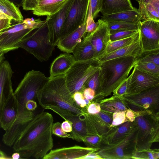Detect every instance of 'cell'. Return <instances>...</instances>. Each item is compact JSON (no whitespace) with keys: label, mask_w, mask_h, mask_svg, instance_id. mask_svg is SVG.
<instances>
[{"label":"cell","mask_w":159,"mask_h":159,"mask_svg":"<svg viewBox=\"0 0 159 159\" xmlns=\"http://www.w3.org/2000/svg\"><path fill=\"white\" fill-rule=\"evenodd\" d=\"M127 88V80H125L113 92L114 95L121 96L126 93Z\"/></svg>","instance_id":"b9f144b4"},{"label":"cell","mask_w":159,"mask_h":159,"mask_svg":"<svg viewBox=\"0 0 159 159\" xmlns=\"http://www.w3.org/2000/svg\"><path fill=\"white\" fill-rule=\"evenodd\" d=\"M126 111L117 110L114 112L112 114V121L110 127L117 126L127 121L125 117Z\"/></svg>","instance_id":"8d00e7d4"},{"label":"cell","mask_w":159,"mask_h":159,"mask_svg":"<svg viewBox=\"0 0 159 159\" xmlns=\"http://www.w3.org/2000/svg\"><path fill=\"white\" fill-rule=\"evenodd\" d=\"M18 113L17 101L14 92L6 101L1 116V128L5 131L8 130L15 121Z\"/></svg>","instance_id":"44dd1931"},{"label":"cell","mask_w":159,"mask_h":159,"mask_svg":"<svg viewBox=\"0 0 159 159\" xmlns=\"http://www.w3.org/2000/svg\"><path fill=\"white\" fill-rule=\"evenodd\" d=\"M75 61L73 55L70 53L61 54L51 64L49 77L65 75Z\"/></svg>","instance_id":"7402d4cb"},{"label":"cell","mask_w":159,"mask_h":159,"mask_svg":"<svg viewBox=\"0 0 159 159\" xmlns=\"http://www.w3.org/2000/svg\"><path fill=\"white\" fill-rule=\"evenodd\" d=\"M4 53L0 52V65L5 59Z\"/></svg>","instance_id":"9f6ffc18"},{"label":"cell","mask_w":159,"mask_h":159,"mask_svg":"<svg viewBox=\"0 0 159 159\" xmlns=\"http://www.w3.org/2000/svg\"><path fill=\"white\" fill-rule=\"evenodd\" d=\"M40 71L32 70L26 73L14 92L18 107L26 108V102L35 101L39 91L50 79Z\"/></svg>","instance_id":"52a82bcc"},{"label":"cell","mask_w":159,"mask_h":159,"mask_svg":"<svg viewBox=\"0 0 159 159\" xmlns=\"http://www.w3.org/2000/svg\"><path fill=\"white\" fill-rule=\"evenodd\" d=\"M127 80L125 94L137 93L159 85V77L142 71L135 66Z\"/></svg>","instance_id":"4fadbf2b"},{"label":"cell","mask_w":159,"mask_h":159,"mask_svg":"<svg viewBox=\"0 0 159 159\" xmlns=\"http://www.w3.org/2000/svg\"><path fill=\"white\" fill-rule=\"evenodd\" d=\"M8 158L7 155L3 151L0 150V159H4Z\"/></svg>","instance_id":"11a10c76"},{"label":"cell","mask_w":159,"mask_h":159,"mask_svg":"<svg viewBox=\"0 0 159 159\" xmlns=\"http://www.w3.org/2000/svg\"><path fill=\"white\" fill-rule=\"evenodd\" d=\"M90 3V0H73L63 25L60 39L83 24L85 17L88 15Z\"/></svg>","instance_id":"8fae6325"},{"label":"cell","mask_w":159,"mask_h":159,"mask_svg":"<svg viewBox=\"0 0 159 159\" xmlns=\"http://www.w3.org/2000/svg\"><path fill=\"white\" fill-rule=\"evenodd\" d=\"M88 16L85 17L84 23L79 27L59 40L56 46L61 51L67 53H72L76 45L85 35Z\"/></svg>","instance_id":"ffe728a7"},{"label":"cell","mask_w":159,"mask_h":159,"mask_svg":"<svg viewBox=\"0 0 159 159\" xmlns=\"http://www.w3.org/2000/svg\"><path fill=\"white\" fill-rule=\"evenodd\" d=\"M140 21L137 23L125 22H107L110 30H139Z\"/></svg>","instance_id":"1f68e13d"},{"label":"cell","mask_w":159,"mask_h":159,"mask_svg":"<svg viewBox=\"0 0 159 159\" xmlns=\"http://www.w3.org/2000/svg\"><path fill=\"white\" fill-rule=\"evenodd\" d=\"M73 0H67L63 7L53 14L47 16L49 37L50 43L57 45L60 38L62 28Z\"/></svg>","instance_id":"2e32d148"},{"label":"cell","mask_w":159,"mask_h":159,"mask_svg":"<svg viewBox=\"0 0 159 159\" xmlns=\"http://www.w3.org/2000/svg\"><path fill=\"white\" fill-rule=\"evenodd\" d=\"M134 66L144 72L159 77V66L153 63L139 62L136 63Z\"/></svg>","instance_id":"d6a6232c"},{"label":"cell","mask_w":159,"mask_h":159,"mask_svg":"<svg viewBox=\"0 0 159 159\" xmlns=\"http://www.w3.org/2000/svg\"><path fill=\"white\" fill-rule=\"evenodd\" d=\"M126 107L135 112L148 111L155 113L159 109V85L140 92L119 97Z\"/></svg>","instance_id":"9c48e42d"},{"label":"cell","mask_w":159,"mask_h":159,"mask_svg":"<svg viewBox=\"0 0 159 159\" xmlns=\"http://www.w3.org/2000/svg\"><path fill=\"white\" fill-rule=\"evenodd\" d=\"M103 0H90V8L93 19H95L101 12Z\"/></svg>","instance_id":"60d3db41"},{"label":"cell","mask_w":159,"mask_h":159,"mask_svg":"<svg viewBox=\"0 0 159 159\" xmlns=\"http://www.w3.org/2000/svg\"><path fill=\"white\" fill-rule=\"evenodd\" d=\"M82 142L88 147L98 148L101 143V135H86L83 138Z\"/></svg>","instance_id":"d590c367"},{"label":"cell","mask_w":159,"mask_h":159,"mask_svg":"<svg viewBox=\"0 0 159 159\" xmlns=\"http://www.w3.org/2000/svg\"><path fill=\"white\" fill-rule=\"evenodd\" d=\"M97 114L104 121L110 125L111 124L112 121V118H111L109 115L107 114L105 112H103V111L102 112V111H100Z\"/></svg>","instance_id":"bcb514c9"},{"label":"cell","mask_w":159,"mask_h":159,"mask_svg":"<svg viewBox=\"0 0 159 159\" xmlns=\"http://www.w3.org/2000/svg\"><path fill=\"white\" fill-rule=\"evenodd\" d=\"M98 26V23L95 22L89 7V12L86 21V34L84 38L93 32L96 29Z\"/></svg>","instance_id":"f35d334b"},{"label":"cell","mask_w":159,"mask_h":159,"mask_svg":"<svg viewBox=\"0 0 159 159\" xmlns=\"http://www.w3.org/2000/svg\"><path fill=\"white\" fill-rule=\"evenodd\" d=\"M101 109L102 111L113 113L117 110L127 111V108L121 99L114 95L110 98L100 101Z\"/></svg>","instance_id":"83f0119b"},{"label":"cell","mask_w":159,"mask_h":159,"mask_svg":"<svg viewBox=\"0 0 159 159\" xmlns=\"http://www.w3.org/2000/svg\"><path fill=\"white\" fill-rule=\"evenodd\" d=\"M67 0H23V9L31 11L38 16H49L64 6Z\"/></svg>","instance_id":"9a60e30c"},{"label":"cell","mask_w":159,"mask_h":159,"mask_svg":"<svg viewBox=\"0 0 159 159\" xmlns=\"http://www.w3.org/2000/svg\"><path fill=\"white\" fill-rule=\"evenodd\" d=\"M52 115L44 111L34 115L12 146L25 158L43 159L53 146Z\"/></svg>","instance_id":"6da1fadb"},{"label":"cell","mask_w":159,"mask_h":159,"mask_svg":"<svg viewBox=\"0 0 159 159\" xmlns=\"http://www.w3.org/2000/svg\"><path fill=\"white\" fill-rule=\"evenodd\" d=\"M13 73L9 61H3L0 65V128L3 108L6 101L14 92L11 81Z\"/></svg>","instance_id":"e0dca14e"},{"label":"cell","mask_w":159,"mask_h":159,"mask_svg":"<svg viewBox=\"0 0 159 159\" xmlns=\"http://www.w3.org/2000/svg\"><path fill=\"white\" fill-rule=\"evenodd\" d=\"M85 107L87 112L91 114H96L101 110L100 104L94 102H91Z\"/></svg>","instance_id":"7bdbcfd3"},{"label":"cell","mask_w":159,"mask_h":159,"mask_svg":"<svg viewBox=\"0 0 159 159\" xmlns=\"http://www.w3.org/2000/svg\"><path fill=\"white\" fill-rule=\"evenodd\" d=\"M151 62L159 66V49L142 51L136 57V63Z\"/></svg>","instance_id":"4dcf8cb0"},{"label":"cell","mask_w":159,"mask_h":159,"mask_svg":"<svg viewBox=\"0 0 159 159\" xmlns=\"http://www.w3.org/2000/svg\"><path fill=\"white\" fill-rule=\"evenodd\" d=\"M138 9L142 18V20H152L159 21V11L150 3L138 2Z\"/></svg>","instance_id":"f546056e"},{"label":"cell","mask_w":159,"mask_h":159,"mask_svg":"<svg viewBox=\"0 0 159 159\" xmlns=\"http://www.w3.org/2000/svg\"><path fill=\"white\" fill-rule=\"evenodd\" d=\"M134 123L137 127V151L150 149L153 142L158 140L159 122L156 115L152 112H136Z\"/></svg>","instance_id":"8992f818"},{"label":"cell","mask_w":159,"mask_h":159,"mask_svg":"<svg viewBox=\"0 0 159 159\" xmlns=\"http://www.w3.org/2000/svg\"><path fill=\"white\" fill-rule=\"evenodd\" d=\"M99 68V63L95 59L75 61L64 75L67 86L71 93H82L86 80Z\"/></svg>","instance_id":"ba28073f"},{"label":"cell","mask_w":159,"mask_h":159,"mask_svg":"<svg viewBox=\"0 0 159 159\" xmlns=\"http://www.w3.org/2000/svg\"><path fill=\"white\" fill-rule=\"evenodd\" d=\"M26 108L28 110L32 111L37 108V105L35 101L31 100L27 101L25 105Z\"/></svg>","instance_id":"c3c4849f"},{"label":"cell","mask_w":159,"mask_h":159,"mask_svg":"<svg viewBox=\"0 0 159 159\" xmlns=\"http://www.w3.org/2000/svg\"><path fill=\"white\" fill-rule=\"evenodd\" d=\"M94 152H90L81 157L80 159H101L102 158Z\"/></svg>","instance_id":"681fc988"},{"label":"cell","mask_w":159,"mask_h":159,"mask_svg":"<svg viewBox=\"0 0 159 159\" xmlns=\"http://www.w3.org/2000/svg\"><path fill=\"white\" fill-rule=\"evenodd\" d=\"M98 26L92 33L83 38L89 40L94 51V58L98 61L106 53L107 46L110 41V32L107 21L99 19Z\"/></svg>","instance_id":"7c38bea8"},{"label":"cell","mask_w":159,"mask_h":159,"mask_svg":"<svg viewBox=\"0 0 159 159\" xmlns=\"http://www.w3.org/2000/svg\"><path fill=\"white\" fill-rule=\"evenodd\" d=\"M0 11L15 21L21 22L23 20L19 8L9 0H0Z\"/></svg>","instance_id":"4316f807"},{"label":"cell","mask_w":159,"mask_h":159,"mask_svg":"<svg viewBox=\"0 0 159 159\" xmlns=\"http://www.w3.org/2000/svg\"><path fill=\"white\" fill-rule=\"evenodd\" d=\"M20 153L17 152H15L11 156V158L13 159H19L20 158Z\"/></svg>","instance_id":"db71d44e"},{"label":"cell","mask_w":159,"mask_h":159,"mask_svg":"<svg viewBox=\"0 0 159 159\" xmlns=\"http://www.w3.org/2000/svg\"><path fill=\"white\" fill-rule=\"evenodd\" d=\"M148 3H150L157 11H159V0H150Z\"/></svg>","instance_id":"816d5d0a"},{"label":"cell","mask_w":159,"mask_h":159,"mask_svg":"<svg viewBox=\"0 0 159 159\" xmlns=\"http://www.w3.org/2000/svg\"><path fill=\"white\" fill-rule=\"evenodd\" d=\"M136 57L128 56L99 62L98 92L92 100L100 101L111 94L128 78L136 63Z\"/></svg>","instance_id":"7a4b0ae2"},{"label":"cell","mask_w":159,"mask_h":159,"mask_svg":"<svg viewBox=\"0 0 159 159\" xmlns=\"http://www.w3.org/2000/svg\"><path fill=\"white\" fill-rule=\"evenodd\" d=\"M55 46L49 42L48 26L45 22L34 30L17 45L42 62L47 61L51 56Z\"/></svg>","instance_id":"277c9868"},{"label":"cell","mask_w":159,"mask_h":159,"mask_svg":"<svg viewBox=\"0 0 159 159\" xmlns=\"http://www.w3.org/2000/svg\"><path fill=\"white\" fill-rule=\"evenodd\" d=\"M130 0H103L101 11L102 15L133 9Z\"/></svg>","instance_id":"d4e9b609"},{"label":"cell","mask_w":159,"mask_h":159,"mask_svg":"<svg viewBox=\"0 0 159 159\" xmlns=\"http://www.w3.org/2000/svg\"><path fill=\"white\" fill-rule=\"evenodd\" d=\"M101 19L107 22L137 23L142 20V18L138 9L134 7L132 10L102 15Z\"/></svg>","instance_id":"cb8c5ba5"},{"label":"cell","mask_w":159,"mask_h":159,"mask_svg":"<svg viewBox=\"0 0 159 159\" xmlns=\"http://www.w3.org/2000/svg\"><path fill=\"white\" fill-rule=\"evenodd\" d=\"M49 109L58 114L65 120L69 121L72 126V131L70 134L73 139L78 142H82L83 138L87 135L86 125L84 118H81L80 116L59 108L52 107Z\"/></svg>","instance_id":"ac0fdd59"},{"label":"cell","mask_w":159,"mask_h":159,"mask_svg":"<svg viewBox=\"0 0 159 159\" xmlns=\"http://www.w3.org/2000/svg\"><path fill=\"white\" fill-rule=\"evenodd\" d=\"M72 95L76 103L81 108L85 107L91 102L90 101L85 98L81 92H76Z\"/></svg>","instance_id":"ab89813d"},{"label":"cell","mask_w":159,"mask_h":159,"mask_svg":"<svg viewBox=\"0 0 159 159\" xmlns=\"http://www.w3.org/2000/svg\"><path fill=\"white\" fill-rule=\"evenodd\" d=\"M139 31L142 51L159 49V21H140Z\"/></svg>","instance_id":"5bb4252c"},{"label":"cell","mask_w":159,"mask_h":159,"mask_svg":"<svg viewBox=\"0 0 159 159\" xmlns=\"http://www.w3.org/2000/svg\"><path fill=\"white\" fill-rule=\"evenodd\" d=\"M13 2L18 8L22 6L23 0H9Z\"/></svg>","instance_id":"f5cc1de1"},{"label":"cell","mask_w":159,"mask_h":159,"mask_svg":"<svg viewBox=\"0 0 159 159\" xmlns=\"http://www.w3.org/2000/svg\"><path fill=\"white\" fill-rule=\"evenodd\" d=\"M139 2H143L145 3H148L150 0H135Z\"/></svg>","instance_id":"6f0895ef"},{"label":"cell","mask_w":159,"mask_h":159,"mask_svg":"<svg viewBox=\"0 0 159 159\" xmlns=\"http://www.w3.org/2000/svg\"><path fill=\"white\" fill-rule=\"evenodd\" d=\"M52 134L63 138H73L70 134L64 132L61 127V123L59 122L53 123L52 127Z\"/></svg>","instance_id":"74e56055"},{"label":"cell","mask_w":159,"mask_h":159,"mask_svg":"<svg viewBox=\"0 0 159 159\" xmlns=\"http://www.w3.org/2000/svg\"><path fill=\"white\" fill-rule=\"evenodd\" d=\"M99 68L86 80L83 86V90L86 88H91L95 91L96 95L99 90Z\"/></svg>","instance_id":"836d02e7"},{"label":"cell","mask_w":159,"mask_h":159,"mask_svg":"<svg viewBox=\"0 0 159 159\" xmlns=\"http://www.w3.org/2000/svg\"><path fill=\"white\" fill-rule=\"evenodd\" d=\"M82 93L85 98L90 101L93 99L95 96V91L93 89L90 88L85 89Z\"/></svg>","instance_id":"ee69618b"},{"label":"cell","mask_w":159,"mask_h":159,"mask_svg":"<svg viewBox=\"0 0 159 159\" xmlns=\"http://www.w3.org/2000/svg\"><path fill=\"white\" fill-rule=\"evenodd\" d=\"M61 127L63 130L66 133L71 132L72 131V125L67 120H65L61 123Z\"/></svg>","instance_id":"7dc6e473"},{"label":"cell","mask_w":159,"mask_h":159,"mask_svg":"<svg viewBox=\"0 0 159 159\" xmlns=\"http://www.w3.org/2000/svg\"><path fill=\"white\" fill-rule=\"evenodd\" d=\"M72 53L75 61H84L94 58V51L89 41L84 38L76 45Z\"/></svg>","instance_id":"484cf974"},{"label":"cell","mask_w":159,"mask_h":159,"mask_svg":"<svg viewBox=\"0 0 159 159\" xmlns=\"http://www.w3.org/2000/svg\"><path fill=\"white\" fill-rule=\"evenodd\" d=\"M140 39L139 31L133 35L127 38L110 41L109 42L106 51V53L114 52L134 43Z\"/></svg>","instance_id":"f1b7e54d"},{"label":"cell","mask_w":159,"mask_h":159,"mask_svg":"<svg viewBox=\"0 0 159 159\" xmlns=\"http://www.w3.org/2000/svg\"><path fill=\"white\" fill-rule=\"evenodd\" d=\"M50 78L37 94V99L40 105L44 109H49L52 107L59 108L82 116V108L74 100L67 86L65 75Z\"/></svg>","instance_id":"3957f363"},{"label":"cell","mask_w":159,"mask_h":159,"mask_svg":"<svg viewBox=\"0 0 159 159\" xmlns=\"http://www.w3.org/2000/svg\"><path fill=\"white\" fill-rule=\"evenodd\" d=\"M140 39L131 44L109 53H106L98 61L101 62L114 58L128 56L137 57L142 52Z\"/></svg>","instance_id":"603a6c76"},{"label":"cell","mask_w":159,"mask_h":159,"mask_svg":"<svg viewBox=\"0 0 159 159\" xmlns=\"http://www.w3.org/2000/svg\"><path fill=\"white\" fill-rule=\"evenodd\" d=\"M12 20L10 19H0V32L7 29L11 26Z\"/></svg>","instance_id":"f6af8a7d"},{"label":"cell","mask_w":159,"mask_h":159,"mask_svg":"<svg viewBox=\"0 0 159 159\" xmlns=\"http://www.w3.org/2000/svg\"><path fill=\"white\" fill-rule=\"evenodd\" d=\"M125 116L131 122H133L134 120L135 115L133 111L130 109H127L126 111Z\"/></svg>","instance_id":"f907efd6"},{"label":"cell","mask_w":159,"mask_h":159,"mask_svg":"<svg viewBox=\"0 0 159 159\" xmlns=\"http://www.w3.org/2000/svg\"><path fill=\"white\" fill-rule=\"evenodd\" d=\"M139 31L134 30H110V40L113 41L125 39L133 35Z\"/></svg>","instance_id":"e575fe53"},{"label":"cell","mask_w":159,"mask_h":159,"mask_svg":"<svg viewBox=\"0 0 159 159\" xmlns=\"http://www.w3.org/2000/svg\"><path fill=\"white\" fill-rule=\"evenodd\" d=\"M137 129L121 141L107 144L96 153L102 158H125L133 157L136 151Z\"/></svg>","instance_id":"30bf717a"},{"label":"cell","mask_w":159,"mask_h":159,"mask_svg":"<svg viewBox=\"0 0 159 159\" xmlns=\"http://www.w3.org/2000/svg\"><path fill=\"white\" fill-rule=\"evenodd\" d=\"M98 148L79 145L52 149L43 159H74L80 158L88 153L98 150Z\"/></svg>","instance_id":"d6986e66"},{"label":"cell","mask_w":159,"mask_h":159,"mask_svg":"<svg viewBox=\"0 0 159 159\" xmlns=\"http://www.w3.org/2000/svg\"><path fill=\"white\" fill-rule=\"evenodd\" d=\"M46 20L27 18L16 22L0 32V52L4 54L18 49V44L34 29L44 24Z\"/></svg>","instance_id":"5b68a950"}]
</instances>
